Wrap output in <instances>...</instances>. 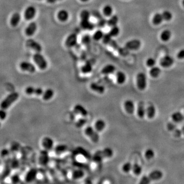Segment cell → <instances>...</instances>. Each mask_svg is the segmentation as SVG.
Segmentation results:
<instances>
[{"mask_svg":"<svg viewBox=\"0 0 184 184\" xmlns=\"http://www.w3.org/2000/svg\"><path fill=\"white\" fill-rule=\"evenodd\" d=\"M19 97L20 94L18 92H13L10 93L2 100L0 105L1 108L7 110L18 99Z\"/></svg>","mask_w":184,"mask_h":184,"instance_id":"obj_1","label":"cell"},{"mask_svg":"<svg viewBox=\"0 0 184 184\" xmlns=\"http://www.w3.org/2000/svg\"><path fill=\"white\" fill-rule=\"evenodd\" d=\"M163 173L160 170H155L148 175L142 177L138 184H149L155 180H159L162 178Z\"/></svg>","mask_w":184,"mask_h":184,"instance_id":"obj_2","label":"cell"},{"mask_svg":"<svg viewBox=\"0 0 184 184\" xmlns=\"http://www.w3.org/2000/svg\"><path fill=\"white\" fill-rule=\"evenodd\" d=\"M99 132L95 130L94 127L87 126L84 130V134L94 143H97L100 140Z\"/></svg>","mask_w":184,"mask_h":184,"instance_id":"obj_3","label":"cell"},{"mask_svg":"<svg viewBox=\"0 0 184 184\" xmlns=\"http://www.w3.org/2000/svg\"><path fill=\"white\" fill-rule=\"evenodd\" d=\"M33 60L40 70H45L48 68V63L47 60L40 53H35L33 56Z\"/></svg>","mask_w":184,"mask_h":184,"instance_id":"obj_4","label":"cell"},{"mask_svg":"<svg viewBox=\"0 0 184 184\" xmlns=\"http://www.w3.org/2000/svg\"><path fill=\"white\" fill-rule=\"evenodd\" d=\"M38 171V169L33 167L28 170L24 177V181L26 184H30L35 182L37 178Z\"/></svg>","mask_w":184,"mask_h":184,"instance_id":"obj_5","label":"cell"},{"mask_svg":"<svg viewBox=\"0 0 184 184\" xmlns=\"http://www.w3.org/2000/svg\"><path fill=\"white\" fill-rule=\"evenodd\" d=\"M136 84L139 90H144L147 87V81L146 74L144 73L140 72L136 76Z\"/></svg>","mask_w":184,"mask_h":184,"instance_id":"obj_6","label":"cell"},{"mask_svg":"<svg viewBox=\"0 0 184 184\" xmlns=\"http://www.w3.org/2000/svg\"><path fill=\"white\" fill-rule=\"evenodd\" d=\"M20 70L23 72L29 73L31 74L35 73L36 72L35 66L30 62L27 61H23L19 64Z\"/></svg>","mask_w":184,"mask_h":184,"instance_id":"obj_7","label":"cell"},{"mask_svg":"<svg viewBox=\"0 0 184 184\" xmlns=\"http://www.w3.org/2000/svg\"><path fill=\"white\" fill-rule=\"evenodd\" d=\"M43 90L40 87H35L29 85L26 88L24 92L27 95L41 96L43 94Z\"/></svg>","mask_w":184,"mask_h":184,"instance_id":"obj_8","label":"cell"},{"mask_svg":"<svg viewBox=\"0 0 184 184\" xmlns=\"http://www.w3.org/2000/svg\"><path fill=\"white\" fill-rule=\"evenodd\" d=\"M42 146L43 149L50 152L52 150L54 149V142L53 139L50 137L46 136L42 139L41 141Z\"/></svg>","mask_w":184,"mask_h":184,"instance_id":"obj_9","label":"cell"},{"mask_svg":"<svg viewBox=\"0 0 184 184\" xmlns=\"http://www.w3.org/2000/svg\"><path fill=\"white\" fill-rule=\"evenodd\" d=\"M50 161L49 152L46 150H42L40 151L38 157V163L40 166H46L48 164Z\"/></svg>","mask_w":184,"mask_h":184,"instance_id":"obj_10","label":"cell"},{"mask_svg":"<svg viewBox=\"0 0 184 184\" xmlns=\"http://www.w3.org/2000/svg\"><path fill=\"white\" fill-rule=\"evenodd\" d=\"M26 44L27 47L35 51L36 52L40 53L42 51V45L33 39L30 38L27 40Z\"/></svg>","mask_w":184,"mask_h":184,"instance_id":"obj_11","label":"cell"},{"mask_svg":"<svg viewBox=\"0 0 184 184\" xmlns=\"http://www.w3.org/2000/svg\"><path fill=\"white\" fill-rule=\"evenodd\" d=\"M73 112L75 114L81 116L82 117H87L88 112L84 106L81 104H76L73 107Z\"/></svg>","mask_w":184,"mask_h":184,"instance_id":"obj_12","label":"cell"},{"mask_svg":"<svg viewBox=\"0 0 184 184\" xmlns=\"http://www.w3.org/2000/svg\"><path fill=\"white\" fill-rule=\"evenodd\" d=\"M90 88L93 92L99 94H103L105 91V86L97 82H92L90 85Z\"/></svg>","mask_w":184,"mask_h":184,"instance_id":"obj_13","label":"cell"},{"mask_svg":"<svg viewBox=\"0 0 184 184\" xmlns=\"http://www.w3.org/2000/svg\"><path fill=\"white\" fill-rule=\"evenodd\" d=\"M36 9L33 6H29L27 7L24 12V18L26 20H31L35 18L36 15Z\"/></svg>","mask_w":184,"mask_h":184,"instance_id":"obj_14","label":"cell"},{"mask_svg":"<svg viewBox=\"0 0 184 184\" xmlns=\"http://www.w3.org/2000/svg\"><path fill=\"white\" fill-rule=\"evenodd\" d=\"M141 43L137 39L130 40L125 43V48L130 50H137L140 48Z\"/></svg>","mask_w":184,"mask_h":184,"instance_id":"obj_15","label":"cell"},{"mask_svg":"<svg viewBox=\"0 0 184 184\" xmlns=\"http://www.w3.org/2000/svg\"><path fill=\"white\" fill-rule=\"evenodd\" d=\"M174 61V60L172 57L169 55H166L161 58L160 63L162 67L165 68H167L173 65Z\"/></svg>","mask_w":184,"mask_h":184,"instance_id":"obj_16","label":"cell"},{"mask_svg":"<svg viewBox=\"0 0 184 184\" xmlns=\"http://www.w3.org/2000/svg\"><path fill=\"white\" fill-rule=\"evenodd\" d=\"M77 43V35L75 33H71L66 40L65 45L68 48L74 47Z\"/></svg>","mask_w":184,"mask_h":184,"instance_id":"obj_17","label":"cell"},{"mask_svg":"<svg viewBox=\"0 0 184 184\" xmlns=\"http://www.w3.org/2000/svg\"><path fill=\"white\" fill-rule=\"evenodd\" d=\"M124 107L126 112L129 114H133L135 110V103L132 100H125L124 102Z\"/></svg>","mask_w":184,"mask_h":184,"instance_id":"obj_18","label":"cell"},{"mask_svg":"<svg viewBox=\"0 0 184 184\" xmlns=\"http://www.w3.org/2000/svg\"><path fill=\"white\" fill-rule=\"evenodd\" d=\"M85 176V172L81 169H74L71 173V179L74 180H78L83 179Z\"/></svg>","mask_w":184,"mask_h":184,"instance_id":"obj_19","label":"cell"},{"mask_svg":"<svg viewBox=\"0 0 184 184\" xmlns=\"http://www.w3.org/2000/svg\"><path fill=\"white\" fill-rule=\"evenodd\" d=\"M37 29L38 25L35 22H31L26 28V35H27V36H32L36 32Z\"/></svg>","mask_w":184,"mask_h":184,"instance_id":"obj_20","label":"cell"},{"mask_svg":"<svg viewBox=\"0 0 184 184\" xmlns=\"http://www.w3.org/2000/svg\"><path fill=\"white\" fill-rule=\"evenodd\" d=\"M55 92L52 88H48L43 91V94L42 95V99L43 101H48L52 99L54 96Z\"/></svg>","mask_w":184,"mask_h":184,"instance_id":"obj_21","label":"cell"},{"mask_svg":"<svg viewBox=\"0 0 184 184\" xmlns=\"http://www.w3.org/2000/svg\"><path fill=\"white\" fill-rule=\"evenodd\" d=\"M106 125V122L103 119H98L94 123V127L98 132H101L105 130Z\"/></svg>","mask_w":184,"mask_h":184,"instance_id":"obj_22","label":"cell"},{"mask_svg":"<svg viewBox=\"0 0 184 184\" xmlns=\"http://www.w3.org/2000/svg\"><path fill=\"white\" fill-rule=\"evenodd\" d=\"M116 71V67L112 64H107L101 69V74L105 75H108L114 73Z\"/></svg>","mask_w":184,"mask_h":184,"instance_id":"obj_23","label":"cell"},{"mask_svg":"<svg viewBox=\"0 0 184 184\" xmlns=\"http://www.w3.org/2000/svg\"><path fill=\"white\" fill-rule=\"evenodd\" d=\"M68 149V146L65 144H59L55 146L54 151L57 155H61L65 153Z\"/></svg>","mask_w":184,"mask_h":184,"instance_id":"obj_24","label":"cell"},{"mask_svg":"<svg viewBox=\"0 0 184 184\" xmlns=\"http://www.w3.org/2000/svg\"><path fill=\"white\" fill-rule=\"evenodd\" d=\"M146 108L145 107L144 103L143 102H140L137 109V114L140 118H143L146 116Z\"/></svg>","mask_w":184,"mask_h":184,"instance_id":"obj_25","label":"cell"},{"mask_svg":"<svg viewBox=\"0 0 184 184\" xmlns=\"http://www.w3.org/2000/svg\"><path fill=\"white\" fill-rule=\"evenodd\" d=\"M116 78L117 83L119 85H123L125 82L127 80V76L124 73L119 71L116 73Z\"/></svg>","mask_w":184,"mask_h":184,"instance_id":"obj_26","label":"cell"},{"mask_svg":"<svg viewBox=\"0 0 184 184\" xmlns=\"http://www.w3.org/2000/svg\"><path fill=\"white\" fill-rule=\"evenodd\" d=\"M102 157L103 159H109L114 155V152L112 148L110 147H105L102 150H100Z\"/></svg>","mask_w":184,"mask_h":184,"instance_id":"obj_27","label":"cell"},{"mask_svg":"<svg viewBox=\"0 0 184 184\" xmlns=\"http://www.w3.org/2000/svg\"><path fill=\"white\" fill-rule=\"evenodd\" d=\"M58 20L61 22H66L69 18V13L66 9H61L57 13Z\"/></svg>","mask_w":184,"mask_h":184,"instance_id":"obj_28","label":"cell"},{"mask_svg":"<svg viewBox=\"0 0 184 184\" xmlns=\"http://www.w3.org/2000/svg\"><path fill=\"white\" fill-rule=\"evenodd\" d=\"M21 19V16L18 13H15L12 15L10 18V24L13 27H16L20 23Z\"/></svg>","mask_w":184,"mask_h":184,"instance_id":"obj_29","label":"cell"},{"mask_svg":"<svg viewBox=\"0 0 184 184\" xmlns=\"http://www.w3.org/2000/svg\"><path fill=\"white\" fill-rule=\"evenodd\" d=\"M171 119L174 122L179 123L184 120V115L180 112H174L171 115Z\"/></svg>","mask_w":184,"mask_h":184,"instance_id":"obj_30","label":"cell"},{"mask_svg":"<svg viewBox=\"0 0 184 184\" xmlns=\"http://www.w3.org/2000/svg\"><path fill=\"white\" fill-rule=\"evenodd\" d=\"M93 71V65L90 61H87L81 68V72L84 74H90Z\"/></svg>","mask_w":184,"mask_h":184,"instance_id":"obj_31","label":"cell"},{"mask_svg":"<svg viewBox=\"0 0 184 184\" xmlns=\"http://www.w3.org/2000/svg\"><path fill=\"white\" fill-rule=\"evenodd\" d=\"M80 26L85 30H92L95 27V25L89 20H81Z\"/></svg>","mask_w":184,"mask_h":184,"instance_id":"obj_32","label":"cell"},{"mask_svg":"<svg viewBox=\"0 0 184 184\" xmlns=\"http://www.w3.org/2000/svg\"><path fill=\"white\" fill-rule=\"evenodd\" d=\"M156 108L153 105H150L146 107V116L149 119H152L155 117Z\"/></svg>","mask_w":184,"mask_h":184,"instance_id":"obj_33","label":"cell"},{"mask_svg":"<svg viewBox=\"0 0 184 184\" xmlns=\"http://www.w3.org/2000/svg\"><path fill=\"white\" fill-rule=\"evenodd\" d=\"M161 69L157 66L152 67L149 70L150 76L154 78L158 77L161 74Z\"/></svg>","mask_w":184,"mask_h":184,"instance_id":"obj_34","label":"cell"},{"mask_svg":"<svg viewBox=\"0 0 184 184\" xmlns=\"http://www.w3.org/2000/svg\"><path fill=\"white\" fill-rule=\"evenodd\" d=\"M171 32L169 30H165L161 33L160 38L163 42H167L171 38Z\"/></svg>","mask_w":184,"mask_h":184,"instance_id":"obj_35","label":"cell"},{"mask_svg":"<svg viewBox=\"0 0 184 184\" xmlns=\"http://www.w3.org/2000/svg\"><path fill=\"white\" fill-rule=\"evenodd\" d=\"M119 22V18L117 15H113L107 21V24L110 27H114L117 25Z\"/></svg>","mask_w":184,"mask_h":184,"instance_id":"obj_36","label":"cell"},{"mask_svg":"<svg viewBox=\"0 0 184 184\" xmlns=\"http://www.w3.org/2000/svg\"><path fill=\"white\" fill-rule=\"evenodd\" d=\"M164 18L162 14L157 13L152 18V23L155 25H158L163 21Z\"/></svg>","mask_w":184,"mask_h":184,"instance_id":"obj_37","label":"cell"},{"mask_svg":"<svg viewBox=\"0 0 184 184\" xmlns=\"http://www.w3.org/2000/svg\"><path fill=\"white\" fill-rule=\"evenodd\" d=\"M132 171L135 175H140L142 172V168L139 164L135 163L132 165Z\"/></svg>","mask_w":184,"mask_h":184,"instance_id":"obj_38","label":"cell"},{"mask_svg":"<svg viewBox=\"0 0 184 184\" xmlns=\"http://www.w3.org/2000/svg\"><path fill=\"white\" fill-rule=\"evenodd\" d=\"M145 157L147 160H150L153 159L155 157V152L152 148H148L146 150L144 153Z\"/></svg>","mask_w":184,"mask_h":184,"instance_id":"obj_39","label":"cell"},{"mask_svg":"<svg viewBox=\"0 0 184 184\" xmlns=\"http://www.w3.org/2000/svg\"><path fill=\"white\" fill-rule=\"evenodd\" d=\"M113 12V9L112 6L110 5H106L103 9V14L105 16H110L112 15Z\"/></svg>","mask_w":184,"mask_h":184,"instance_id":"obj_40","label":"cell"},{"mask_svg":"<svg viewBox=\"0 0 184 184\" xmlns=\"http://www.w3.org/2000/svg\"><path fill=\"white\" fill-rule=\"evenodd\" d=\"M104 35L105 34L101 30H98L94 33L93 36V38L95 40H99L102 39Z\"/></svg>","mask_w":184,"mask_h":184,"instance_id":"obj_41","label":"cell"},{"mask_svg":"<svg viewBox=\"0 0 184 184\" xmlns=\"http://www.w3.org/2000/svg\"><path fill=\"white\" fill-rule=\"evenodd\" d=\"M132 165L130 162L125 163L122 167V170L123 171L126 173H129L131 170H132Z\"/></svg>","mask_w":184,"mask_h":184,"instance_id":"obj_42","label":"cell"},{"mask_svg":"<svg viewBox=\"0 0 184 184\" xmlns=\"http://www.w3.org/2000/svg\"><path fill=\"white\" fill-rule=\"evenodd\" d=\"M90 13L87 10H83L80 13L81 20H89L90 18Z\"/></svg>","mask_w":184,"mask_h":184,"instance_id":"obj_43","label":"cell"},{"mask_svg":"<svg viewBox=\"0 0 184 184\" xmlns=\"http://www.w3.org/2000/svg\"><path fill=\"white\" fill-rule=\"evenodd\" d=\"M119 33H120V28L118 26H117V25L112 27V29H110V32H109L110 35L112 37L117 36L118 35H119Z\"/></svg>","mask_w":184,"mask_h":184,"instance_id":"obj_44","label":"cell"},{"mask_svg":"<svg viewBox=\"0 0 184 184\" xmlns=\"http://www.w3.org/2000/svg\"><path fill=\"white\" fill-rule=\"evenodd\" d=\"M87 119L86 118L82 117V118L78 120L76 122L75 125L76 127L78 128H80L83 127L85 125L86 123H87Z\"/></svg>","mask_w":184,"mask_h":184,"instance_id":"obj_45","label":"cell"},{"mask_svg":"<svg viewBox=\"0 0 184 184\" xmlns=\"http://www.w3.org/2000/svg\"><path fill=\"white\" fill-rule=\"evenodd\" d=\"M163 17L164 18V20L166 21H169L170 20H171L172 18V14L170 11L168 10H165L162 13Z\"/></svg>","mask_w":184,"mask_h":184,"instance_id":"obj_46","label":"cell"},{"mask_svg":"<svg viewBox=\"0 0 184 184\" xmlns=\"http://www.w3.org/2000/svg\"><path fill=\"white\" fill-rule=\"evenodd\" d=\"M155 63H156V60L153 58H148V59L146 60V66L148 67H149L150 68H152V67L155 66Z\"/></svg>","mask_w":184,"mask_h":184,"instance_id":"obj_47","label":"cell"},{"mask_svg":"<svg viewBox=\"0 0 184 184\" xmlns=\"http://www.w3.org/2000/svg\"><path fill=\"white\" fill-rule=\"evenodd\" d=\"M112 36L110 35L109 33L107 34H105L103 38L102 39V42L105 44H109L112 40Z\"/></svg>","mask_w":184,"mask_h":184,"instance_id":"obj_48","label":"cell"},{"mask_svg":"<svg viewBox=\"0 0 184 184\" xmlns=\"http://www.w3.org/2000/svg\"><path fill=\"white\" fill-rule=\"evenodd\" d=\"M167 128L170 132H173L177 128V125L176 123L169 122L167 124Z\"/></svg>","mask_w":184,"mask_h":184,"instance_id":"obj_49","label":"cell"},{"mask_svg":"<svg viewBox=\"0 0 184 184\" xmlns=\"http://www.w3.org/2000/svg\"><path fill=\"white\" fill-rule=\"evenodd\" d=\"M81 42L85 44V45H88L91 42V36L88 35H85V36H83V38L81 40Z\"/></svg>","mask_w":184,"mask_h":184,"instance_id":"obj_50","label":"cell"},{"mask_svg":"<svg viewBox=\"0 0 184 184\" xmlns=\"http://www.w3.org/2000/svg\"><path fill=\"white\" fill-rule=\"evenodd\" d=\"M7 113L6 110L1 108V110H0V118H1V121L4 120L7 117Z\"/></svg>","mask_w":184,"mask_h":184,"instance_id":"obj_51","label":"cell"},{"mask_svg":"<svg viewBox=\"0 0 184 184\" xmlns=\"http://www.w3.org/2000/svg\"><path fill=\"white\" fill-rule=\"evenodd\" d=\"M11 168L15 169L18 168V166H19V162L17 160V159H13L11 163Z\"/></svg>","mask_w":184,"mask_h":184,"instance_id":"obj_52","label":"cell"},{"mask_svg":"<svg viewBox=\"0 0 184 184\" xmlns=\"http://www.w3.org/2000/svg\"><path fill=\"white\" fill-rule=\"evenodd\" d=\"M173 135L175 136V137L180 138L181 137L182 135H183L181 129H179V128H176L175 130L173 131Z\"/></svg>","mask_w":184,"mask_h":184,"instance_id":"obj_53","label":"cell"},{"mask_svg":"<svg viewBox=\"0 0 184 184\" xmlns=\"http://www.w3.org/2000/svg\"><path fill=\"white\" fill-rule=\"evenodd\" d=\"M11 182L13 184H18L20 182V177L18 175H13V177L11 178Z\"/></svg>","mask_w":184,"mask_h":184,"instance_id":"obj_54","label":"cell"},{"mask_svg":"<svg viewBox=\"0 0 184 184\" xmlns=\"http://www.w3.org/2000/svg\"><path fill=\"white\" fill-rule=\"evenodd\" d=\"M177 57L179 60L184 59V49L180 50L177 54Z\"/></svg>","mask_w":184,"mask_h":184,"instance_id":"obj_55","label":"cell"},{"mask_svg":"<svg viewBox=\"0 0 184 184\" xmlns=\"http://www.w3.org/2000/svg\"><path fill=\"white\" fill-rule=\"evenodd\" d=\"M113 48H114L115 49H117L118 48V44L115 40H112L110 42V43H109Z\"/></svg>","mask_w":184,"mask_h":184,"instance_id":"obj_56","label":"cell"},{"mask_svg":"<svg viewBox=\"0 0 184 184\" xmlns=\"http://www.w3.org/2000/svg\"><path fill=\"white\" fill-rule=\"evenodd\" d=\"M59 1H60V0H47V2H48L49 3H51V4L54 3L55 2Z\"/></svg>","mask_w":184,"mask_h":184,"instance_id":"obj_57","label":"cell"},{"mask_svg":"<svg viewBox=\"0 0 184 184\" xmlns=\"http://www.w3.org/2000/svg\"><path fill=\"white\" fill-rule=\"evenodd\" d=\"M181 130H182V132L183 135H184V125L181 128Z\"/></svg>","mask_w":184,"mask_h":184,"instance_id":"obj_58","label":"cell"},{"mask_svg":"<svg viewBox=\"0 0 184 184\" xmlns=\"http://www.w3.org/2000/svg\"><path fill=\"white\" fill-rule=\"evenodd\" d=\"M80 1H82V2H88V1L89 0H80Z\"/></svg>","mask_w":184,"mask_h":184,"instance_id":"obj_59","label":"cell"},{"mask_svg":"<svg viewBox=\"0 0 184 184\" xmlns=\"http://www.w3.org/2000/svg\"><path fill=\"white\" fill-rule=\"evenodd\" d=\"M182 4L183 6L184 7V0H183L182 1Z\"/></svg>","mask_w":184,"mask_h":184,"instance_id":"obj_60","label":"cell"}]
</instances>
